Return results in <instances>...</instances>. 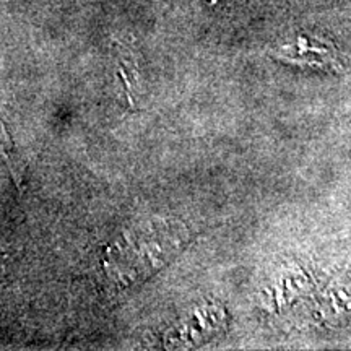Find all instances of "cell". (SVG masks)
<instances>
[{
  "mask_svg": "<svg viewBox=\"0 0 351 351\" xmlns=\"http://www.w3.org/2000/svg\"><path fill=\"white\" fill-rule=\"evenodd\" d=\"M0 158H3V160L7 161V165L10 166L13 174H15V168H13V160H12V142L10 138H8L5 127L2 125V122H0Z\"/></svg>",
  "mask_w": 351,
  "mask_h": 351,
  "instance_id": "6da1fadb",
  "label": "cell"
}]
</instances>
